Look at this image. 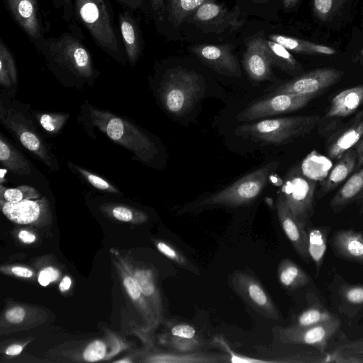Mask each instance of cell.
Segmentation results:
<instances>
[{
  "mask_svg": "<svg viewBox=\"0 0 363 363\" xmlns=\"http://www.w3.org/2000/svg\"><path fill=\"white\" fill-rule=\"evenodd\" d=\"M363 135V110L344 126L331 133L325 142V151L331 160L338 159L357 143Z\"/></svg>",
  "mask_w": 363,
  "mask_h": 363,
  "instance_id": "ffe728a7",
  "label": "cell"
},
{
  "mask_svg": "<svg viewBox=\"0 0 363 363\" xmlns=\"http://www.w3.org/2000/svg\"><path fill=\"white\" fill-rule=\"evenodd\" d=\"M337 255L346 259L363 264V234L352 229L337 231L332 238Z\"/></svg>",
  "mask_w": 363,
  "mask_h": 363,
  "instance_id": "484cf974",
  "label": "cell"
},
{
  "mask_svg": "<svg viewBox=\"0 0 363 363\" xmlns=\"http://www.w3.org/2000/svg\"><path fill=\"white\" fill-rule=\"evenodd\" d=\"M155 245L162 255L178 265L191 271L194 274H199L196 267H194L186 257L177 247L164 241H156Z\"/></svg>",
  "mask_w": 363,
  "mask_h": 363,
  "instance_id": "7bdbcfd3",
  "label": "cell"
},
{
  "mask_svg": "<svg viewBox=\"0 0 363 363\" xmlns=\"http://www.w3.org/2000/svg\"><path fill=\"white\" fill-rule=\"evenodd\" d=\"M0 162L6 169L19 174L27 175L31 172L29 161L1 133Z\"/></svg>",
  "mask_w": 363,
  "mask_h": 363,
  "instance_id": "f546056e",
  "label": "cell"
},
{
  "mask_svg": "<svg viewBox=\"0 0 363 363\" xmlns=\"http://www.w3.org/2000/svg\"><path fill=\"white\" fill-rule=\"evenodd\" d=\"M190 17L203 30L218 33L235 30L242 24L236 11H230L213 0H206Z\"/></svg>",
  "mask_w": 363,
  "mask_h": 363,
  "instance_id": "9a60e30c",
  "label": "cell"
},
{
  "mask_svg": "<svg viewBox=\"0 0 363 363\" xmlns=\"http://www.w3.org/2000/svg\"><path fill=\"white\" fill-rule=\"evenodd\" d=\"M276 209L280 225L293 247L302 259L308 260V236L306 225L292 213L281 193L277 198Z\"/></svg>",
  "mask_w": 363,
  "mask_h": 363,
  "instance_id": "e0dca14e",
  "label": "cell"
},
{
  "mask_svg": "<svg viewBox=\"0 0 363 363\" xmlns=\"http://www.w3.org/2000/svg\"><path fill=\"white\" fill-rule=\"evenodd\" d=\"M106 354V346L101 340L89 344L83 353L84 359L87 362H96L104 358Z\"/></svg>",
  "mask_w": 363,
  "mask_h": 363,
  "instance_id": "c3c4849f",
  "label": "cell"
},
{
  "mask_svg": "<svg viewBox=\"0 0 363 363\" xmlns=\"http://www.w3.org/2000/svg\"><path fill=\"white\" fill-rule=\"evenodd\" d=\"M357 153V160L354 172L357 171L363 166V135L353 147Z\"/></svg>",
  "mask_w": 363,
  "mask_h": 363,
  "instance_id": "db71d44e",
  "label": "cell"
},
{
  "mask_svg": "<svg viewBox=\"0 0 363 363\" xmlns=\"http://www.w3.org/2000/svg\"><path fill=\"white\" fill-rule=\"evenodd\" d=\"M265 44L272 65L294 77L304 73L301 64L286 48L266 38Z\"/></svg>",
  "mask_w": 363,
  "mask_h": 363,
  "instance_id": "83f0119b",
  "label": "cell"
},
{
  "mask_svg": "<svg viewBox=\"0 0 363 363\" xmlns=\"http://www.w3.org/2000/svg\"><path fill=\"white\" fill-rule=\"evenodd\" d=\"M337 318L326 309L320 306L310 307L296 315L291 325L304 328L315 325Z\"/></svg>",
  "mask_w": 363,
  "mask_h": 363,
  "instance_id": "d590c367",
  "label": "cell"
},
{
  "mask_svg": "<svg viewBox=\"0 0 363 363\" xmlns=\"http://www.w3.org/2000/svg\"><path fill=\"white\" fill-rule=\"evenodd\" d=\"M316 182L305 177L300 167H294L287 173L281 187L289 209L304 225L313 213Z\"/></svg>",
  "mask_w": 363,
  "mask_h": 363,
  "instance_id": "ba28073f",
  "label": "cell"
},
{
  "mask_svg": "<svg viewBox=\"0 0 363 363\" xmlns=\"http://www.w3.org/2000/svg\"><path fill=\"white\" fill-rule=\"evenodd\" d=\"M166 1L164 18L167 16V19L176 28L190 18L206 0Z\"/></svg>",
  "mask_w": 363,
  "mask_h": 363,
  "instance_id": "d6a6232c",
  "label": "cell"
},
{
  "mask_svg": "<svg viewBox=\"0 0 363 363\" xmlns=\"http://www.w3.org/2000/svg\"><path fill=\"white\" fill-rule=\"evenodd\" d=\"M25 311L22 307L16 306L9 309L5 313L6 319L11 323H19L23 321Z\"/></svg>",
  "mask_w": 363,
  "mask_h": 363,
  "instance_id": "f5cc1de1",
  "label": "cell"
},
{
  "mask_svg": "<svg viewBox=\"0 0 363 363\" xmlns=\"http://www.w3.org/2000/svg\"><path fill=\"white\" fill-rule=\"evenodd\" d=\"M23 350V347L20 345H12L6 350V354L13 356L20 354Z\"/></svg>",
  "mask_w": 363,
  "mask_h": 363,
  "instance_id": "680465c9",
  "label": "cell"
},
{
  "mask_svg": "<svg viewBox=\"0 0 363 363\" xmlns=\"http://www.w3.org/2000/svg\"><path fill=\"white\" fill-rule=\"evenodd\" d=\"M116 256L134 278L161 323L164 318V308L155 272L150 267L135 264L130 257Z\"/></svg>",
  "mask_w": 363,
  "mask_h": 363,
  "instance_id": "5bb4252c",
  "label": "cell"
},
{
  "mask_svg": "<svg viewBox=\"0 0 363 363\" xmlns=\"http://www.w3.org/2000/svg\"><path fill=\"white\" fill-rule=\"evenodd\" d=\"M315 96L294 94H275L257 101L237 116L240 122H250L279 114L286 113L306 106Z\"/></svg>",
  "mask_w": 363,
  "mask_h": 363,
  "instance_id": "7c38bea8",
  "label": "cell"
},
{
  "mask_svg": "<svg viewBox=\"0 0 363 363\" xmlns=\"http://www.w3.org/2000/svg\"><path fill=\"white\" fill-rule=\"evenodd\" d=\"M111 215L118 220L123 222H145L147 216L137 209H132L122 205H111L107 208Z\"/></svg>",
  "mask_w": 363,
  "mask_h": 363,
  "instance_id": "ee69618b",
  "label": "cell"
},
{
  "mask_svg": "<svg viewBox=\"0 0 363 363\" xmlns=\"http://www.w3.org/2000/svg\"><path fill=\"white\" fill-rule=\"evenodd\" d=\"M349 0H313V14L322 21H328L337 15Z\"/></svg>",
  "mask_w": 363,
  "mask_h": 363,
  "instance_id": "f35d334b",
  "label": "cell"
},
{
  "mask_svg": "<svg viewBox=\"0 0 363 363\" xmlns=\"http://www.w3.org/2000/svg\"><path fill=\"white\" fill-rule=\"evenodd\" d=\"M115 264L118 272H120L123 286L142 316L147 330H154L160 324L154 310L143 295L134 278L124 268L121 262L118 259V261H115Z\"/></svg>",
  "mask_w": 363,
  "mask_h": 363,
  "instance_id": "603a6c76",
  "label": "cell"
},
{
  "mask_svg": "<svg viewBox=\"0 0 363 363\" xmlns=\"http://www.w3.org/2000/svg\"><path fill=\"white\" fill-rule=\"evenodd\" d=\"M320 120L318 115L267 118L241 125L236 128L235 133L253 141L282 145L308 134Z\"/></svg>",
  "mask_w": 363,
  "mask_h": 363,
  "instance_id": "5b68a950",
  "label": "cell"
},
{
  "mask_svg": "<svg viewBox=\"0 0 363 363\" xmlns=\"http://www.w3.org/2000/svg\"><path fill=\"white\" fill-rule=\"evenodd\" d=\"M84 40L81 28L73 21L67 31L57 37L45 38L34 47L62 83L74 86L91 84L99 73Z\"/></svg>",
  "mask_w": 363,
  "mask_h": 363,
  "instance_id": "6da1fadb",
  "label": "cell"
},
{
  "mask_svg": "<svg viewBox=\"0 0 363 363\" xmlns=\"http://www.w3.org/2000/svg\"><path fill=\"white\" fill-rule=\"evenodd\" d=\"M333 352L351 355L363 359V338L342 345Z\"/></svg>",
  "mask_w": 363,
  "mask_h": 363,
  "instance_id": "681fc988",
  "label": "cell"
},
{
  "mask_svg": "<svg viewBox=\"0 0 363 363\" xmlns=\"http://www.w3.org/2000/svg\"><path fill=\"white\" fill-rule=\"evenodd\" d=\"M0 84L12 88L18 84V74L13 53L3 39L0 40Z\"/></svg>",
  "mask_w": 363,
  "mask_h": 363,
  "instance_id": "836d02e7",
  "label": "cell"
},
{
  "mask_svg": "<svg viewBox=\"0 0 363 363\" xmlns=\"http://www.w3.org/2000/svg\"><path fill=\"white\" fill-rule=\"evenodd\" d=\"M332 167L333 164L329 157L323 156L315 150L307 155L300 165L302 174L315 182L323 181Z\"/></svg>",
  "mask_w": 363,
  "mask_h": 363,
  "instance_id": "1f68e13d",
  "label": "cell"
},
{
  "mask_svg": "<svg viewBox=\"0 0 363 363\" xmlns=\"http://www.w3.org/2000/svg\"><path fill=\"white\" fill-rule=\"evenodd\" d=\"M343 75L344 72L333 67L315 69L281 84L270 95L286 93L315 96L337 83Z\"/></svg>",
  "mask_w": 363,
  "mask_h": 363,
  "instance_id": "4fadbf2b",
  "label": "cell"
},
{
  "mask_svg": "<svg viewBox=\"0 0 363 363\" xmlns=\"http://www.w3.org/2000/svg\"><path fill=\"white\" fill-rule=\"evenodd\" d=\"M160 341L170 350L179 352H200L213 347L211 342H208L201 337L184 338L167 333L160 336Z\"/></svg>",
  "mask_w": 363,
  "mask_h": 363,
  "instance_id": "e575fe53",
  "label": "cell"
},
{
  "mask_svg": "<svg viewBox=\"0 0 363 363\" xmlns=\"http://www.w3.org/2000/svg\"><path fill=\"white\" fill-rule=\"evenodd\" d=\"M146 361L157 363H229L228 355L223 353L155 350Z\"/></svg>",
  "mask_w": 363,
  "mask_h": 363,
  "instance_id": "7402d4cb",
  "label": "cell"
},
{
  "mask_svg": "<svg viewBox=\"0 0 363 363\" xmlns=\"http://www.w3.org/2000/svg\"><path fill=\"white\" fill-rule=\"evenodd\" d=\"M133 11L125 9L118 16V23L127 62L133 67L143 50V39L139 19Z\"/></svg>",
  "mask_w": 363,
  "mask_h": 363,
  "instance_id": "d6986e66",
  "label": "cell"
},
{
  "mask_svg": "<svg viewBox=\"0 0 363 363\" xmlns=\"http://www.w3.org/2000/svg\"><path fill=\"white\" fill-rule=\"evenodd\" d=\"M85 122L91 128L96 127L111 140L131 152L147 165H152L158 156V149L152 138L134 123L108 111L90 104L82 106Z\"/></svg>",
  "mask_w": 363,
  "mask_h": 363,
  "instance_id": "7a4b0ae2",
  "label": "cell"
},
{
  "mask_svg": "<svg viewBox=\"0 0 363 363\" xmlns=\"http://www.w3.org/2000/svg\"><path fill=\"white\" fill-rule=\"evenodd\" d=\"M74 17L94 43L116 62L125 65V50L116 28L109 0H74Z\"/></svg>",
  "mask_w": 363,
  "mask_h": 363,
  "instance_id": "3957f363",
  "label": "cell"
},
{
  "mask_svg": "<svg viewBox=\"0 0 363 363\" xmlns=\"http://www.w3.org/2000/svg\"><path fill=\"white\" fill-rule=\"evenodd\" d=\"M340 325V320L337 317L333 320L310 327L277 325L272 328V335L276 342L308 345L323 352L329 340L336 333Z\"/></svg>",
  "mask_w": 363,
  "mask_h": 363,
  "instance_id": "30bf717a",
  "label": "cell"
},
{
  "mask_svg": "<svg viewBox=\"0 0 363 363\" xmlns=\"http://www.w3.org/2000/svg\"><path fill=\"white\" fill-rule=\"evenodd\" d=\"M53 7L58 10L62 19L67 23L73 21L74 14V0H50Z\"/></svg>",
  "mask_w": 363,
  "mask_h": 363,
  "instance_id": "f907efd6",
  "label": "cell"
},
{
  "mask_svg": "<svg viewBox=\"0 0 363 363\" xmlns=\"http://www.w3.org/2000/svg\"><path fill=\"white\" fill-rule=\"evenodd\" d=\"M343 299L354 306H363V285H347L341 289Z\"/></svg>",
  "mask_w": 363,
  "mask_h": 363,
  "instance_id": "7dc6e473",
  "label": "cell"
},
{
  "mask_svg": "<svg viewBox=\"0 0 363 363\" xmlns=\"http://www.w3.org/2000/svg\"><path fill=\"white\" fill-rule=\"evenodd\" d=\"M38 125L50 135H57L62 128L69 114L67 113H47L33 111Z\"/></svg>",
  "mask_w": 363,
  "mask_h": 363,
  "instance_id": "8d00e7d4",
  "label": "cell"
},
{
  "mask_svg": "<svg viewBox=\"0 0 363 363\" xmlns=\"http://www.w3.org/2000/svg\"><path fill=\"white\" fill-rule=\"evenodd\" d=\"M168 328L167 333L174 336L189 339L201 337L196 329L189 323L172 322L168 324Z\"/></svg>",
  "mask_w": 363,
  "mask_h": 363,
  "instance_id": "bcb514c9",
  "label": "cell"
},
{
  "mask_svg": "<svg viewBox=\"0 0 363 363\" xmlns=\"http://www.w3.org/2000/svg\"><path fill=\"white\" fill-rule=\"evenodd\" d=\"M0 123L28 151L48 168L59 169L57 161L46 142L35 128L33 118L26 112L13 105L0 103Z\"/></svg>",
  "mask_w": 363,
  "mask_h": 363,
  "instance_id": "52a82bcc",
  "label": "cell"
},
{
  "mask_svg": "<svg viewBox=\"0 0 363 363\" xmlns=\"http://www.w3.org/2000/svg\"><path fill=\"white\" fill-rule=\"evenodd\" d=\"M229 285L260 315L272 320L280 318L277 305L252 274L247 271L236 270L229 277Z\"/></svg>",
  "mask_w": 363,
  "mask_h": 363,
  "instance_id": "9c48e42d",
  "label": "cell"
},
{
  "mask_svg": "<svg viewBox=\"0 0 363 363\" xmlns=\"http://www.w3.org/2000/svg\"><path fill=\"white\" fill-rule=\"evenodd\" d=\"M354 202L361 206L363 212V167L347 179L331 199L329 205L337 213Z\"/></svg>",
  "mask_w": 363,
  "mask_h": 363,
  "instance_id": "d4e9b609",
  "label": "cell"
},
{
  "mask_svg": "<svg viewBox=\"0 0 363 363\" xmlns=\"http://www.w3.org/2000/svg\"><path fill=\"white\" fill-rule=\"evenodd\" d=\"M6 172H7V169H3L1 168V170H0V180H1V182L0 184H3V182L4 180V175H6Z\"/></svg>",
  "mask_w": 363,
  "mask_h": 363,
  "instance_id": "6125c7cd",
  "label": "cell"
},
{
  "mask_svg": "<svg viewBox=\"0 0 363 363\" xmlns=\"http://www.w3.org/2000/svg\"><path fill=\"white\" fill-rule=\"evenodd\" d=\"M10 16L35 46L48 33L50 23L45 21L38 0H3Z\"/></svg>",
  "mask_w": 363,
  "mask_h": 363,
  "instance_id": "8fae6325",
  "label": "cell"
},
{
  "mask_svg": "<svg viewBox=\"0 0 363 363\" xmlns=\"http://www.w3.org/2000/svg\"><path fill=\"white\" fill-rule=\"evenodd\" d=\"M254 1H258V2H263V1H267V0H254Z\"/></svg>",
  "mask_w": 363,
  "mask_h": 363,
  "instance_id": "be15d7a7",
  "label": "cell"
},
{
  "mask_svg": "<svg viewBox=\"0 0 363 363\" xmlns=\"http://www.w3.org/2000/svg\"><path fill=\"white\" fill-rule=\"evenodd\" d=\"M159 97L171 114L182 116L196 105L204 92V83L198 74L182 68L167 70L162 76Z\"/></svg>",
  "mask_w": 363,
  "mask_h": 363,
  "instance_id": "8992f818",
  "label": "cell"
},
{
  "mask_svg": "<svg viewBox=\"0 0 363 363\" xmlns=\"http://www.w3.org/2000/svg\"><path fill=\"white\" fill-rule=\"evenodd\" d=\"M277 277L281 285L289 289L303 287L310 281L308 274L288 258L280 261L277 268Z\"/></svg>",
  "mask_w": 363,
  "mask_h": 363,
  "instance_id": "4dcf8cb0",
  "label": "cell"
},
{
  "mask_svg": "<svg viewBox=\"0 0 363 363\" xmlns=\"http://www.w3.org/2000/svg\"><path fill=\"white\" fill-rule=\"evenodd\" d=\"M278 166L279 162L277 161L269 162L223 189L186 203L178 211V213L196 212L216 207L247 205L259 196Z\"/></svg>",
  "mask_w": 363,
  "mask_h": 363,
  "instance_id": "277c9868",
  "label": "cell"
},
{
  "mask_svg": "<svg viewBox=\"0 0 363 363\" xmlns=\"http://www.w3.org/2000/svg\"><path fill=\"white\" fill-rule=\"evenodd\" d=\"M40 196L38 190L30 186L23 185L16 188L5 187L0 184V203H16L26 199H35Z\"/></svg>",
  "mask_w": 363,
  "mask_h": 363,
  "instance_id": "74e56055",
  "label": "cell"
},
{
  "mask_svg": "<svg viewBox=\"0 0 363 363\" xmlns=\"http://www.w3.org/2000/svg\"><path fill=\"white\" fill-rule=\"evenodd\" d=\"M13 274L21 277L30 278L33 276V272L29 269L21 267H13L11 269Z\"/></svg>",
  "mask_w": 363,
  "mask_h": 363,
  "instance_id": "9f6ffc18",
  "label": "cell"
},
{
  "mask_svg": "<svg viewBox=\"0 0 363 363\" xmlns=\"http://www.w3.org/2000/svg\"><path fill=\"white\" fill-rule=\"evenodd\" d=\"M116 1L125 9L133 11L140 10L142 0H116Z\"/></svg>",
  "mask_w": 363,
  "mask_h": 363,
  "instance_id": "11a10c76",
  "label": "cell"
},
{
  "mask_svg": "<svg viewBox=\"0 0 363 363\" xmlns=\"http://www.w3.org/2000/svg\"><path fill=\"white\" fill-rule=\"evenodd\" d=\"M191 51L206 65L216 72L240 77L242 75L238 58L232 52L230 45H196Z\"/></svg>",
  "mask_w": 363,
  "mask_h": 363,
  "instance_id": "2e32d148",
  "label": "cell"
},
{
  "mask_svg": "<svg viewBox=\"0 0 363 363\" xmlns=\"http://www.w3.org/2000/svg\"><path fill=\"white\" fill-rule=\"evenodd\" d=\"M308 253L310 257L320 267L326 250V237L319 228H313L308 233Z\"/></svg>",
  "mask_w": 363,
  "mask_h": 363,
  "instance_id": "60d3db41",
  "label": "cell"
},
{
  "mask_svg": "<svg viewBox=\"0 0 363 363\" xmlns=\"http://www.w3.org/2000/svg\"><path fill=\"white\" fill-rule=\"evenodd\" d=\"M165 9L166 0H142L140 11L160 23L164 19Z\"/></svg>",
  "mask_w": 363,
  "mask_h": 363,
  "instance_id": "f6af8a7d",
  "label": "cell"
},
{
  "mask_svg": "<svg viewBox=\"0 0 363 363\" xmlns=\"http://www.w3.org/2000/svg\"><path fill=\"white\" fill-rule=\"evenodd\" d=\"M67 164L73 172L78 174L94 188L112 194L121 193L114 186L98 174L76 165L69 161L67 162Z\"/></svg>",
  "mask_w": 363,
  "mask_h": 363,
  "instance_id": "b9f144b4",
  "label": "cell"
},
{
  "mask_svg": "<svg viewBox=\"0 0 363 363\" xmlns=\"http://www.w3.org/2000/svg\"><path fill=\"white\" fill-rule=\"evenodd\" d=\"M357 160V153L354 148L346 151L337 159L326 178L322 181L316 198L321 199L342 184L354 170Z\"/></svg>",
  "mask_w": 363,
  "mask_h": 363,
  "instance_id": "cb8c5ba5",
  "label": "cell"
},
{
  "mask_svg": "<svg viewBox=\"0 0 363 363\" xmlns=\"http://www.w3.org/2000/svg\"><path fill=\"white\" fill-rule=\"evenodd\" d=\"M300 0H283V6L285 9H291L294 8Z\"/></svg>",
  "mask_w": 363,
  "mask_h": 363,
  "instance_id": "94428289",
  "label": "cell"
},
{
  "mask_svg": "<svg viewBox=\"0 0 363 363\" xmlns=\"http://www.w3.org/2000/svg\"><path fill=\"white\" fill-rule=\"evenodd\" d=\"M211 343L213 347L220 348L226 353L229 357L230 362L232 363H273L267 359L246 356L235 352L220 334L216 335Z\"/></svg>",
  "mask_w": 363,
  "mask_h": 363,
  "instance_id": "ab89813d",
  "label": "cell"
},
{
  "mask_svg": "<svg viewBox=\"0 0 363 363\" xmlns=\"http://www.w3.org/2000/svg\"><path fill=\"white\" fill-rule=\"evenodd\" d=\"M4 215L11 221L22 225L38 223L50 214L49 203L45 198L26 199L16 203H1Z\"/></svg>",
  "mask_w": 363,
  "mask_h": 363,
  "instance_id": "44dd1931",
  "label": "cell"
},
{
  "mask_svg": "<svg viewBox=\"0 0 363 363\" xmlns=\"http://www.w3.org/2000/svg\"><path fill=\"white\" fill-rule=\"evenodd\" d=\"M71 284L70 278L69 277H65L59 285V289L61 291H65L69 289Z\"/></svg>",
  "mask_w": 363,
  "mask_h": 363,
  "instance_id": "91938a15",
  "label": "cell"
},
{
  "mask_svg": "<svg viewBox=\"0 0 363 363\" xmlns=\"http://www.w3.org/2000/svg\"><path fill=\"white\" fill-rule=\"evenodd\" d=\"M243 66L249 77L254 81L271 80L274 77L264 38L259 36L247 42L243 55Z\"/></svg>",
  "mask_w": 363,
  "mask_h": 363,
  "instance_id": "ac0fdd59",
  "label": "cell"
},
{
  "mask_svg": "<svg viewBox=\"0 0 363 363\" xmlns=\"http://www.w3.org/2000/svg\"><path fill=\"white\" fill-rule=\"evenodd\" d=\"M362 104L363 84L346 89L333 98L325 118L347 117Z\"/></svg>",
  "mask_w": 363,
  "mask_h": 363,
  "instance_id": "4316f807",
  "label": "cell"
},
{
  "mask_svg": "<svg viewBox=\"0 0 363 363\" xmlns=\"http://www.w3.org/2000/svg\"><path fill=\"white\" fill-rule=\"evenodd\" d=\"M58 278V272L52 267H46L40 271L38 275V282L42 286H48L50 282Z\"/></svg>",
  "mask_w": 363,
  "mask_h": 363,
  "instance_id": "816d5d0a",
  "label": "cell"
},
{
  "mask_svg": "<svg viewBox=\"0 0 363 363\" xmlns=\"http://www.w3.org/2000/svg\"><path fill=\"white\" fill-rule=\"evenodd\" d=\"M18 238L24 243H32L35 240V236L26 230H21L18 233Z\"/></svg>",
  "mask_w": 363,
  "mask_h": 363,
  "instance_id": "6f0895ef",
  "label": "cell"
},
{
  "mask_svg": "<svg viewBox=\"0 0 363 363\" xmlns=\"http://www.w3.org/2000/svg\"><path fill=\"white\" fill-rule=\"evenodd\" d=\"M268 38L296 53L308 55H332L336 53V50L330 46L284 35L271 34L268 35Z\"/></svg>",
  "mask_w": 363,
  "mask_h": 363,
  "instance_id": "f1b7e54d",
  "label": "cell"
}]
</instances>
